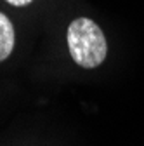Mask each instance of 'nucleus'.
Listing matches in <instances>:
<instances>
[{"label":"nucleus","mask_w":144,"mask_h":146,"mask_svg":"<svg viewBox=\"0 0 144 146\" xmlns=\"http://www.w3.org/2000/svg\"><path fill=\"white\" fill-rule=\"evenodd\" d=\"M7 4H11V5H16V7H23V5H28V4H31L33 0H5Z\"/></svg>","instance_id":"3"},{"label":"nucleus","mask_w":144,"mask_h":146,"mask_svg":"<svg viewBox=\"0 0 144 146\" xmlns=\"http://www.w3.org/2000/svg\"><path fill=\"white\" fill-rule=\"evenodd\" d=\"M14 44H16L14 26L9 17L4 12H0V63L5 61L12 54Z\"/></svg>","instance_id":"2"},{"label":"nucleus","mask_w":144,"mask_h":146,"mask_svg":"<svg viewBox=\"0 0 144 146\" xmlns=\"http://www.w3.org/2000/svg\"><path fill=\"white\" fill-rule=\"evenodd\" d=\"M69 56L78 66L92 70L104 63L108 42L101 26L90 17H77L66 31Z\"/></svg>","instance_id":"1"}]
</instances>
